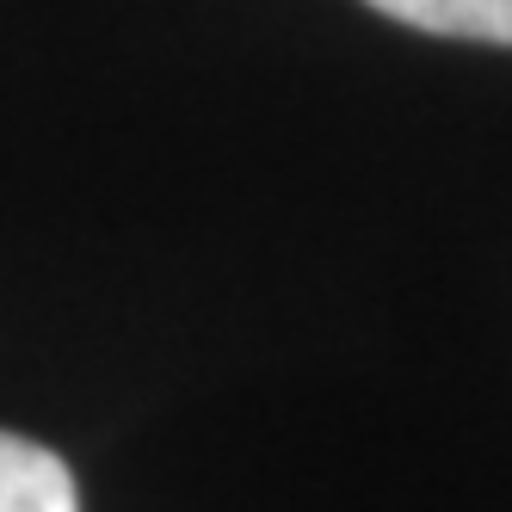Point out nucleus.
I'll use <instances>...</instances> for the list:
<instances>
[{"instance_id": "f03ea898", "label": "nucleus", "mask_w": 512, "mask_h": 512, "mask_svg": "<svg viewBox=\"0 0 512 512\" xmlns=\"http://www.w3.org/2000/svg\"><path fill=\"white\" fill-rule=\"evenodd\" d=\"M383 19H401L432 38H469V44H512V0H364Z\"/></svg>"}, {"instance_id": "f257e3e1", "label": "nucleus", "mask_w": 512, "mask_h": 512, "mask_svg": "<svg viewBox=\"0 0 512 512\" xmlns=\"http://www.w3.org/2000/svg\"><path fill=\"white\" fill-rule=\"evenodd\" d=\"M0 512H81L68 463L38 438L0 432Z\"/></svg>"}]
</instances>
